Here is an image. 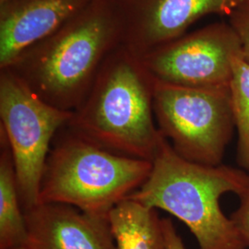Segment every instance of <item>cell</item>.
<instances>
[{
    "instance_id": "obj_1",
    "label": "cell",
    "mask_w": 249,
    "mask_h": 249,
    "mask_svg": "<svg viewBox=\"0 0 249 249\" xmlns=\"http://www.w3.org/2000/svg\"><path fill=\"white\" fill-rule=\"evenodd\" d=\"M119 45V27L108 0H91L7 69L49 105L74 112L89 93L107 55Z\"/></svg>"
},
{
    "instance_id": "obj_2",
    "label": "cell",
    "mask_w": 249,
    "mask_h": 249,
    "mask_svg": "<svg viewBox=\"0 0 249 249\" xmlns=\"http://www.w3.org/2000/svg\"><path fill=\"white\" fill-rule=\"evenodd\" d=\"M249 185L247 172L189 161L164 139L149 178L127 198L178 218L193 233L199 249H248L235 223L223 213L220 199L227 193L240 196Z\"/></svg>"
},
{
    "instance_id": "obj_3",
    "label": "cell",
    "mask_w": 249,
    "mask_h": 249,
    "mask_svg": "<svg viewBox=\"0 0 249 249\" xmlns=\"http://www.w3.org/2000/svg\"><path fill=\"white\" fill-rule=\"evenodd\" d=\"M68 126L106 150L150 161L165 139L155 120L152 80L121 45L107 55Z\"/></svg>"
},
{
    "instance_id": "obj_4",
    "label": "cell",
    "mask_w": 249,
    "mask_h": 249,
    "mask_svg": "<svg viewBox=\"0 0 249 249\" xmlns=\"http://www.w3.org/2000/svg\"><path fill=\"white\" fill-rule=\"evenodd\" d=\"M152 161L106 150L64 126L45 163L38 204L71 206L92 215L110 212L142 187Z\"/></svg>"
},
{
    "instance_id": "obj_5",
    "label": "cell",
    "mask_w": 249,
    "mask_h": 249,
    "mask_svg": "<svg viewBox=\"0 0 249 249\" xmlns=\"http://www.w3.org/2000/svg\"><path fill=\"white\" fill-rule=\"evenodd\" d=\"M152 104L160 134L179 156L222 164L234 126L229 86L192 88L152 80Z\"/></svg>"
},
{
    "instance_id": "obj_6",
    "label": "cell",
    "mask_w": 249,
    "mask_h": 249,
    "mask_svg": "<svg viewBox=\"0 0 249 249\" xmlns=\"http://www.w3.org/2000/svg\"><path fill=\"white\" fill-rule=\"evenodd\" d=\"M72 116L39 97L11 70H0V131L12 153L23 212L38 204L53 140Z\"/></svg>"
},
{
    "instance_id": "obj_7",
    "label": "cell",
    "mask_w": 249,
    "mask_h": 249,
    "mask_svg": "<svg viewBox=\"0 0 249 249\" xmlns=\"http://www.w3.org/2000/svg\"><path fill=\"white\" fill-rule=\"evenodd\" d=\"M243 54L230 23H214L138 57L151 80L192 88L230 85L235 58Z\"/></svg>"
},
{
    "instance_id": "obj_8",
    "label": "cell",
    "mask_w": 249,
    "mask_h": 249,
    "mask_svg": "<svg viewBox=\"0 0 249 249\" xmlns=\"http://www.w3.org/2000/svg\"><path fill=\"white\" fill-rule=\"evenodd\" d=\"M244 0H108L120 45L137 57L184 36L207 15L229 16Z\"/></svg>"
},
{
    "instance_id": "obj_9",
    "label": "cell",
    "mask_w": 249,
    "mask_h": 249,
    "mask_svg": "<svg viewBox=\"0 0 249 249\" xmlns=\"http://www.w3.org/2000/svg\"><path fill=\"white\" fill-rule=\"evenodd\" d=\"M24 249H116L108 216L71 206L37 204L24 211Z\"/></svg>"
},
{
    "instance_id": "obj_10",
    "label": "cell",
    "mask_w": 249,
    "mask_h": 249,
    "mask_svg": "<svg viewBox=\"0 0 249 249\" xmlns=\"http://www.w3.org/2000/svg\"><path fill=\"white\" fill-rule=\"evenodd\" d=\"M91 0H11L0 5V70L53 35Z\"/></svg>"
},
{
    "instance_id": "obj_11",
    "label": "cell",
    "mask_w": 249,
    "mask_h": 249,
    "mask_svg": "<svg viewBox=\"0 0 249 249\" xmlns=\"http://www.w3.org/2000/svg\"><path fill=\"white\" fill-rule=\"evenodd\" d=\"M108 219L116 249H164L162 219L156 210L125 198Z\"/></svg>"
},
{
    "instance_id": "obj_12",
    "label": "cell",
    "mask_w": 249,
    "mask_h": 249,
    "mask_svg": "<svg viewBox=\"0 0 249 249\" xmlns=\"http://www.w3.org/2000/svg\"><path fill=\"white\" fill-rule=\"evenodd\" d=\"M26 223L9 142L0 131V249L24 247Z\"/></svg>"
},
{
    "instance_id": "obj_13",
    "label": "cell",
    "mask_w": 249,
    "mask_h": 249,
    "mask_svg": "<svg viewBox=\"0 0 249 249\" xmlns=\"http://www.w3.org/2000/svg\"><path fill=\"white\" fill-rule=\"evenodd\" d=\"M229 87L234 126L238 133L237 160L249 174V61L243 54L233 62Z\"/></svg>"
},
{
    "instance_id": "obj_14",
    "label": "cell",
    "mask_w": 249,
    "mask_h": 249,
    "mask_svg": "<svg viewBox=\"0 0 249 249\" xmlns=\"http://www.w3.org/2000/svg\"><path fill=\"white\" fill-rule=\"evenodd\" d=\"M228 17L240 40L243 55L249 61V0H244Z\"/></svg>"
},
{
    "instance_id": "obj_15",
    "label": "cell",
    "mask_w": 249,
    "mask_h": 249,
    "mask_svg": "<svg viewBox=\"0 0 249 249\" xmlns=\"http://www.w3.org/2000/svg\"><path fill=\"white\" fill-rule=\"evenodd\" d=\"M239 197L240 205L238 209L231 214V219L235 223L241 235L249 248V185Z\"/></svg>"
},
{
    "instance_id": "obj_16",
    "label": "cell",
    "mask_w": 249,
    "mask_h": 249,
    "mask_svg": "<svg viewBox=\"0 0 249 249\" xmlns=\"http://www.w3.org/2000/svg\"><path fill=\"white\" fill-rule=\"evenodd\" d=\"M162 228L164 234V249H186L184 242L170 219H162Z\"/></svg>"
},
{
    "instance_id": "obj_17",
    "label": "cell",
    "mask_w": 249,
    "mask_h": 249,
    "mask_svg": "<svg viewBox=\"0 0 249 249\" xmlns=\"http://www.w3.org/2000/svg\"><path fill=\"white\" fill-rule=\"evenodd\" d=\"M9 1H11V0H0V5H2V4H5V3L9 2Z\"/></svg>"
},
{
    "instance_id": "obj_18",
    "label": "cell",
    "mask_w": 249,
    "mask_h": 249,
    "mask_svg": "<svg viewBox=\"0 0 249 249\" xmlns=\"http://www.w3.org/2000/svg\"><path fill=\"white\" fill-rule=\"evenodd\" d=\"M24 249V247H19V248H10V249Z\"/></svg>"
}]
</instances>
